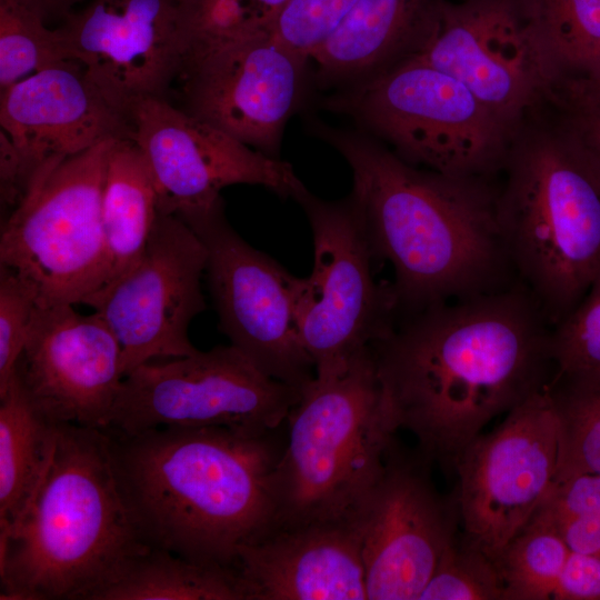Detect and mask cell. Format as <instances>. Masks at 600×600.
<instances>
[{"instance_id": "obj_1", "label": "cell", "mask_w": 600, "mask_h": 600, "mask_svg": "<svg viewBox=\"0 0 600 600\" xmlns=\"http://www.w3.org/2000/svg\"><path fill=\"white\" fill-rule=\"evenodd\" d=\"M550 323L524 289L434 303L396 318L371 344L396 431L447 470L493 418L554 376Z\"/></svg>"}, {"instance_id": "obj_2", "label": "cell", "mask_w": 600, "mask_h": 600, "mask_svg": "<svg viewBox=\"0 0 600 600\" xmlns=\"http://www.w3.org/2000/svg\"><path fill=\"white\" fill-rule=\"evenodd\" d=\"M280 429H104L141 540L199 562L236 569L240 548L276 524Z\"/></svg>"}, {"instance_id": "obj_3", "label": "cell", "mask_w": 600, "mask_h": 600, "mask_svg": "<svg viewBox=\"0 0 600 600\" xmlns=\"http://www.w3.org/2000/svg\"><path fill=\"white\" fill-rule=\"evenodd\" d=\"M347 161L372 253L393 269L397 314L490 292L510 261L490 179L409 164L367 132L316 126Z\"/></svg>"}, {"instance_id": "obj_4", "label": "cell", "mask_w": 600, "mask_h": 600, "mask_svg": "<svg viewBox=\"0 0 600 600\" xmlns=\"http://www.w3.org/2000/svg\"><path fill=\"white\" fill-rule=\"evenodd\" d=\"M102 429L57 424L40 483L0 532L1 600H88L144 549Z\"/></svg>"}, {"instance_id": "obj_5", "label": "cell", "mask_w": 600, "mask_h": 600, "mask_svg": "<svg viewBox=\"0 0 600 600\" xmlns=\"http://www.w3.org/2000/svg\"><path fill=\"white\" fill-rule=\"evenodd\" d=\"M501 173L510 261L554 327L600 274V166L548 103L520 123Z\"/></svg>"}, {"instance_id": "obj_6", "label": "cell", "mask_w": 600, "mask_h": 600, "mask_svg": "<svg viewBox=\"0 0 600 600\" xmlns=\"http://www.w3.org/2000/svg\"><path fill=\"white\" fill-rule=\"evenodd\" d=\"M273 529L357 523L396 439L371 346L316 373L286 419Z\"/></svg>"}, {"instance_id": "obj_7", "label": "cell", "mask_w": 600, "mask_h": 600, "mask_svg": "<svg viewBox=\"0 0 600 600\" xmlns=\"http://www.w3.org/2000/svg\"><path fill=\"white\" fill-rule=\"evenodd\" d=\"M326 106L351 117L409 164L453 177L501 173L520 126L414 56L344 86Z\"/></svg>"}, {"instance_id": "obj_8", "label": "cell", "mask_w": 600, "mask_h": 600, "mask_svg": "<svg viewBox=\"0 0 600 600\" xmlns=\"http://www.w3.org/2000/svg\"><path fill=\"white\" fill-rule=\"evenodd\" d=\"M117 138L44 163L0 234V264L33 289L39 306L87 304L104 287L102 191Z\"/></svg>"}, {"instance_id": "obj_9", "label": "cell", "mask_w": 600, "mask_h": 600, "mask_svg": "<svg viewBox=\"0 0 600 600\" xmlns=\"http://www.w3.org/2000/svg\"><path fill=\"white\" fill-rule=\"evenodd\" d=\"M293 200L313 241L312 271L298 284L297 326L316 373H327L383 337L397 308L391 287L373 277L374 256L351 198L323 200L304 187Z\"/></svg>"}, {"instance_id": "obj_10", "label": "cell", "mask_w": 600, "mask_h": 600, "mask_svg": "<svg viewBox=\"0 0 600 600\" xmlns=\"http://www.w3.org/2000/svg\"><path fill=\"white\" fill-rule=\"evenodd\" d=\"M300 394L233 346H216L131 371L106 429L128 434L158 428L276 429Z\"/></svg>"}, {"instance_id": "obj_11", "label": "cell", "mask_w": 600, "mask_h": 600, "mask_svg": "<svg viewBox=\"0 0 600 600\" xmlns=\"http://www.w3.org/2000/svg\"><path fill=\"white\" fill-rule=\"evenodd\" d=\"M559 458V418L547 387L457 458L453 500L462 534L496 561L550 493Z\"/></svg>"}, {"instance_id": "obj_12", "label": "cell", "mask_w": 600, "mask_h": 600, "mask_svg": "<svg viewBox=\"0 0 600 600\" xmlns=\"http://www.w3.org/2000/svg\"><path fill=\"white\" fill-rule=\"evenodd\" d=\"M207 250L219 330L264 374L298 389L316 374L297 326L299 279L230 226L224 203L184 221Z\"/></svg>"}, {"instance_id": "obj_13", "label": "cell", "mask_w": 600, "mask_h": 600, "mask_svg": "<svg viewBox=\"0 0 600 600\" xmlns=\"http://www.w3.org/2000/svg\"><path fill=\"white\" fill-rule=\"evenodd\" d=\"M68 57L128 118L166 98L198 36L193 0H86L57 28Z\"/></svg>"}, {"instance_id": "obj_14", "label": "cell", "mask_w": 600, "mask_h": 600, "mask_svg": "<svg viewBox=\"0 0 600 600\" xmlns=\"http://www.w3.org/2000/svg\"><path fill=\"white\" fill-rule=\"evenodd\" d=\"M130 138L150 170L158 211L182 221L223 204L233 184L263 187L281 198L304 188L292 166L241 142L177 108L166 98H146L128 113Z\"/></svg>"}, {"instance_id": "obj_15", "label": "cell", "mask_w": 600, "mask_h": 600, "mask_svg": "<svg viewBox=\"0 0 600 600\" xmlns=\"http://www.w3.org/2000/svg\"><path fill=\"white\" fill-rule=\"evenodd\" d=\"M308 61L268 31L199 34L179 78L183 109L279 158Z\"/></svg>"}, {"instance_id": "obj_16", "label": "cell", "mask_w": 600, "mask_h": 600, "mask_svg": "<svg viewBox=\"0 0 600 600\" xmlns=\"http://www.w3.org/2000/svg\"><path fill=\"white\" fill-rule=\"evenodd\" d=\"M207 250L176 216L159 213L137 261L93 296L94 309L121 347L123 376L139 366L191 354V321L206 309Z\"/></svg>"}, {"instance_id": "obj_17", "label": "cell", "mask_w": 600, "mask_h": 600, "mask_svg": "<svg viewBox=\"0 0 600 600\" xmlns=\"http://www.w3.org/2000/svg\"><path fill=\"white\" fill-rule=\"evenodd\" d=\"M430 461L394 439L357 519L368 600H419L436 566L458 534L453 498H443Z\"/></svg>"}, {"instance_id": "obj_18", "label": "cell", "mask_w": 600, "mask_h": 600, "mask_svg": "<svg viewBox=\"0 0 600 600\" xmlns=\"http://www.w3.org/2000/svg\"><path fill=\"white\" fill-rule=\"evenodd\" d=\"M413 56L457 78L513 126L556 93L514 0H443L433 30Z\"/></svg>"}, {"instance_id": "obj_19", "label": "cell", "mask_w": 600, "mask_h": 600, "mask_svg": "<svg viewBox=\"0 0 600 600\" xmlns=\"http://www.w3.org/2000/svg\"><path fill=\"white\" fill-rule=\"evenodd\" d=\"M73 307L38 306L16 374L51 422L103 430L124 379L121 347L97 312Z\"/></svg>"}, {"instance_id": "obj_20", "label": "cell", "mask_w": 600, "mask_h": 600, "mask_svg": "<svg viewBox=\"0 0 600 600\" xmlns=\"http://www.w3.org/2000/svg\"><path fill=\"white\" fill-rule=\"evenodd\" d=\"M0 126L17 152L21 197L44 163L108 139L130 137L128 118L73 60L52 64L0 91Z\"/></svg>"}, {"instance_id": "obj_21", "label": "cell", "mask_w": 600, "mask_h": 600, "mask_svg": "<svg viewBox=\"0 0 600 600\" xmlns=\"http://www.w3.org/2000/svg\"><path fill=\"white\" fill-rule=\"evenodd\" d=\"M244 600H367L357 523L273 529L240 548Z\"/></svg>"}, {"instance_id": "obj_22", "label": "cell", "mask_w": 600, "mask_h": 600, "mask_svg": "<svg viewBox=\"0 0 600 600\" xmlns=\"http://www.w3.org/2000/svg\"><path fill=\"white\" fill-rule=\"evenodd\" d=\"M443 0H357L337 30L310 56L319 79L351 84L417 53Z\"/></svg>"}, {"instance_id": "obj_23", "label": "cell", "mask_w": 600, "mask_h": 600, "mask_svg": "<svg viewBox=\"0 0 600 600\" xmlns=\"http://www.w3.org/2000/svg\"><path fill=\"white\" fill-rule=\"evenodd\" d=\"M158 214L157 192L140 149L130 137L117 138L109 151L102 191L108 256V279L102 290L140 257Z\"/></svg>"}, {"instance_id": "obj_24", "label": "cell", "mask_w": 600, "mask_h": 600, "mask_svg": "<svg viewBox=\"0 0 600 600\" xmlns=\"http://www.w3.org/2000/svg\"><path fill=\"white\" fill-rule=\"evenodd\" d=\"M556 92L600 84V0H514Z\"/></svg>"}, {"instance_id": "obj_25", "label": "cell", "mask_w": 600, "mask_h": 600, "mask_svg": "<svg viewBox=\"0 0 600 600\" xmlns=\"http://www.w3.org/2000/svg\"><path fill=\"white\" fill-rule=\"evenodd\" d=\"M88 600H244L237 570L147 546Z\"/></svg>"}, {"instance_id": "obj_26", "label": "cell", "mask_w": 600, "mask_h": 600, "mask_svg": "<svg viewBox=\"0 0 600 600\" xmlns=\"http://www.w3.org/2000/svg\"><path fill=\"white\" fill-rule=\"evenodd\" d=\"M56 426L34 407L14 372L0 391V532L21 517L33 497Z\"/></svg>"}, {"instance_id": "obj_27", "label": "cell", "mask_w": 600, "mask_h": 600, "mask_svg": "<svg viewBox=\"0 0 600 600\" xmlns=\"http://www.w3.org/2000/svg\"><path fill=\"white\" fill-rule=\"evenodd\" d=\"M548 390L560 426L557 480L600 473V370L554 374Z\"/></svg>"}, {"instance_id": "obj_28", "label": "cell", "mask_w": 600, "mask_h": 600, "mask_svg": "<svg viewBox=\"0 0 600 600\" xmlns=\"http://www.w3.org/2000/svg\"><path fill=\"white\" fill-rule=\"evenodd\" d=\"M570 552L554 528L534 513L496 560L503 600H553Z\"/></svg>"}, {"instance_id": "obj_29", "label": "cell", "mask_w": 600, "mask_h": 600, "mask_svg": "<svg viewBox=\"0 0 600 600\" xmlns=\"http://www.w3.org/2000/svg\"><path fill=\"white\" fill-rule=\"evenodd\" d=\"M70 60L58 29L13 0H0V91Z\"/></svg>"}, {"instance_id": "obj_30", "label": "cell", "mask_w": 600, "mask_h": 600, "mask_svg": "<svg viewBox=\"0 0 600 600\" xmlns=\"http://www.w3.org/2000/svg\"><path fill=\"white\" fill-rule=\"evenodd\" d=\"M536 513L554 528L570 550L600 557V473L557 480Z\"/></svg>"}, {"instance_id": "obj_31", "label": "cell", "mask_w": 600, "mask_h": 600, "mask_svg": "<svg viewBox=\"0 0 600 600\" xmlns=\"http://www.w3.org/2000/svg\"><path fill=\"white\" fill-rule=\"evenodd\" d=\"M419 600H503L497 562L462 533L441 554Z\"/></svg>"}, {"instance_id": "obj_32", "label": "cell", "mask_w": 600, "mask_h": 600, "mask_svg": "<svg viewBox=\"0 0 600 600\" xmlns=\"http://www.w3.org/2000/svg\"><path fill=\"white\" fill-rule=\"evenodd\" d=\"M554 374L600 370V274L551 331Z\"/></svg>"}, {"instance_id": "obj_33", "label": "cell", "mask_w": 600, "mask_h": 600, "mask_svg": "<svg viewBox=\"0 0 600 600\" xmlns=\"http://www.w3.org/2000/svg\"><path fill=\"white\" fill-rule=\"evenodd\" d=\"M357 0H288L268 32L299 56H310L337 30Z\"/></svg>"}, {"instance_id": "obj_34", "label": "cell", "mask_w": 600, "mask_h": 600, "mask_svg": "<svg viewBox=\"0 0 600 600\" xmlns=\"http://www.w3.org/2000/svg\"><path fill=\"white\" fill-rule=\"evenodd\" d=\"M38 306L28 282L0 264V391L16 372Z\"/></svg>"}, {"instance_id": "obj_35", "label": "cell", "mask_w": 600, "mask_h": 600, "mask_svg": "<svg viewBox=\"0 0 600 600\" xmlns=\"http://www.w3.org/2000/svg\"><path fill=\"white\" fill-rule=\"evenodd\" d=\"M198 34L268 31L288 0H194Z\"/></svg>"}, {"instance_id": "obj_36", "label": "cell", "mask_w": 600, "mask_h": 600, "mask_svg": "<svg viewBox=\"0 0 600 600\" xmlns=\"http://www.w3.org/2000/svg\"><path fill=\"white\" fill-rule=\"evenodd\" d=\"M551 104L600 166V94L568 88L557 92Z\"/></svg>"}, {"instance_id": "obj_37", "label": "cell", "mask_w": 600, "mask_h": 600, "mask_svg": "<svg viewBox=\"0 0 600 600\" xmlns=\"http://www.w3.org/2000/svg\"><path fill=\"white\" fill-rule=\"evenodd\" d=\"M553 600H600V557L571 550Z\"/></svg>"}, {"instance_id": "obj_38", "label": "cell", "mask_w": 600, "mask_h": 600, "mask_svg": "<svg viewBox=\"0 0 600 600\" xmlns=\"http://www.w3.org/2000/svg\"><path fill=\"white\" fill-rule=\"evenodd\" d=\"M40 16L47 23L49 20L62 21L86 0H13Z\"/></svg>"}, {"instance_id": "obj_39", "label": "cell", "mask_w": 600, "mask_h": 600, "mask_svg": "<svg viewBox=\"0 0 600 600\" xmlns=\"http://www.w3.org/2000/svg\"><path fill=\"white\" fill-rule=\"evenodd\" d=\"M577 88H580V89H583V90L591 91V92L600 94V84L594 86V87H577Z\"/></svg>"}]
</instances>
